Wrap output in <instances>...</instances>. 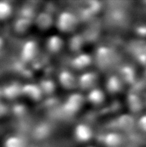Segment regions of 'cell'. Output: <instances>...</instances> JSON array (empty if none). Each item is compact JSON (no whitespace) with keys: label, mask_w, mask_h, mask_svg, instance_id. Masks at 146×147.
Masks as SVG:
<instances>
[{"label":"cell","mask_w":146,"mask_h":147,"mask_svg":"<svg viewBox=\"0 0 146 147\" xmlns=\"http://www.w3.org/2000/svg\"><path fill=\"white\" fill-rule=\"evenodd\" d=\"M2 94L7 99H15L22 94V86L16 83H12L5 86Z\"/></svg>","instance_id":"9"},{"label":"cell","mask_w":146,"mask_h":147,"mask_svg":"<svg viewBox=\"0 0 146 147\" xmlns=\"http://www.w3.org/2000/svg\"><path fill=\"white\" fill-rule=\"evenodd\" d=\"M97 81V76L93 72H86L80 76L78 85L82 90L92 89Z\"/></svg>","instance_id":"4"},{"label":"cell","mask_w":146,"mask_h":147,"mask_svg":"<svg viewBox=\"0 0 146 147\" xmlns=\"http://www.w3.org/2000/svg\"><path fill=\"white\" fill-rule=\"evenodd\" d=\"M0 94H1V92H0Z\"/></svg>","instance_id":"28"},{"label":"cell","mask_w":146,"mask_h":147,"mask_svg":"<svg viewBox=\"0 0 146 147\" xmlns=\"http://www.w3.org/2000/svg\"><path fill=\"white\" fill-rule=\"evenodd\" d=\"M106 87L110 93L118 92L121 88V81L117 76H111L107 81Z\"/></svg>","instance_id":"14"},{"label":"cell","mask_w":146,"mask_h":147,"mask_svg":"<svg viewBox=\"0 0 146 147\" xmlns=\"http://www.w3.org/2000/svg\"><path fill=\"white\" fill-rule=\"evenodd\" d=\"M4 147H25L23 141L17 136H11L5 141Z\"/></svg>","instance_id":"18"},{"label":"cell","mask_w":146,"mask_h":147,"mask_svg":"<svg viewBox=\"0 0 146 147\" xmlns=\"http://www.w3.org/2000/svg\"><path fill=\"white\" fill-rule=\"evenodd\" d=\"M22 94L33 101H39L43 95L40 86L35 84H27L22 86Z\"/></svg>","instance_id":"6"},{"label":"cell","mask_w":146,"mask_h":147,"mask_svg":"<svg viewBox=\"0 0 146 147\" xmlns=\"http://www.w3.org/2000/svg\"><path fill=\"white\" fill-rule=\"evenodd\" d=\"M113 54L110 49L106 47H100L96 53V60L100 68H106L111 63Z\"/></svg>","instance_id":"3"},{"label":"cell","mask_w":146,"mask_h":147,"mask_svg":"<svg viewBox=\"0 0 146 147\" xmlns=\"http://www.w3.org/2000/svg\"><path fill=\"white\" fill-rule=\"evenodd\" d=\"M14 111L15 113L16 114H23V113H24L25 111V108L24 107L22 106V105H17L16 107L14 108Z\"/></svg>","instance_id":"26"},{"label":"cell","mask_w":146,"mask_h":147,"mask_svg":"<svg viewBox=\"0 0 146 147\" xmlns=\"http://www.w3.org/2000/svg\"><path fill=\"white\" fill-rule=\"evenodd\" d=\"M122 76L126 81H131L134 78V73L131 68L125 67L122 69Z\"/></svg>","instance_id":"22"},{"label":"cell","mask_w":146,"mask_h":147,"mask_svg":"<svg viewBox=\"0 0 146 147\" xmlns=\"http://www.w3.org/2000/svg\"><path fill=\"white\" fill-rule=\"evenodd\" d=\"M3 39L1 38H0V50L1 49L2 47H3Z\"/></svg>","instance_id":"27"},{"label":"cell","mask_w":146,"mask_h":147,"mask_svg":"<svg viewBox=\"0 0 146 147\" xmlns=\"http://www.w3.org/2000/svg\"><path fill=\"white\" fill-rule=\"evenodd\" d=\"M128 102L131 109L133 110H139L140 103L138 98L134 95H131L128 98Z\"/></svg>","instance_id":"23"},{"label":"cell","mask_w":146,"mask_h":147,"mask_svg":"<svg viewBox=\"0 0 146 147\" xmlns=\"http://www.w3.org/2000/svg\"><path fill=\"white\" fill-rule=\"evenodd\" d=\"M52 19L50 16L46 13H41L38 15L35 20V23L38 27L43 30H46L50 27L52 24Z\"/></svg>","instance_id":"12"},{"label":"cell","mask_w":146,"mask_h":147,"mask_svg":"<svg viewBox=\"0 0 146 147\" xmlns=\"http://www.w3.org/2000/svg\"><path fill=\"white\" fill-rule=\"evenodd\" d=\"M62 45H63V41L61 37L58 36H52L47 41V48L48 51L52 53H56L61 51Z\"/></svg>","instance_id":"11"},{"label":"cell","mask_w":146,"mask_h":147,"mask_svg":"<svg viewBox=\"0 0 146 147\" xmlns=\"http://www.w3.org/2000/svg\"><path fill=\"white\" fill-rule=\"evenodd\" d=\"M31 25V20L27 18H22L17 20L14 25V29L19 34L25 33L28 30Z\"/></svg>","instance_id":"15"},{"label":"cell","mask_w":146,"mask_h":147,"mask_svg":"<svg viewBox=\"0 0 146 147\" xmlns=\"http://www.w3.org/2000/svg\"><path fill=\"white\" fill-rule=\"evenodd\" d=\"M77 20L74 14L68 12H62L57 20V27L63 32H69L75 29Z\"/></svg>","instance_id":"1"},{"label":"cell","mask_w":146,"mask_h":147,"mask_svg":"<svg viewBox=\"0 0 146 147\" xmlns=\"http://www.w3.org/2000/svg\"><path fill=\"white\" fill-rule=\"evenodd\" d=\"M12 12V7L5 1H0V20L7 19Z\"/></svg>","instance_id":"20"},{"label":"cell","mask_w":146,"mask_h":147,"mask_svg":"<svg viewBox=\"0 0 146 147\" xmlns=\"http://www.w3.org/2000/svg\"><path fill=\"white\" fill-rule=\"evenodd\" d=\"M92 63V58L88 54H81L78 55L72 61V65L74 69H83L89 66Z\"/></svg>","instance_id":"10"},{"label":"cell","mask_w":146,"mask_h":147,"mask_svg":"<svg viewBox=\"0 0 146 147\" xmlns=\"http://www.w3.org/2000/svg\"><path fill=\"white\" fill-rule=\"evenodd\" d=\"M59 81L62 87L68 90L74 88L78 85V81L75 79L74 74L67 70H64L60 73Z\"/></svg>","instance_id":"7"},{"label":"cell","mask_w":146,"mask_h":147,"mask_svg":"<svg viewBox=\"0 0 146 147\" xmlns=\"http://www.w3.org/2000/svg\"><path fill=\"white\" fill-rule=\"evenodd\" d=\"M75 139L80 142H86L92 137V131L88 126L79 124L76 126L74 130Z\"/></svg>","instance_id":"8"},{"label":"cell","mask_w":146,"mask_h":147,"mask_svg":"<svg viewBox=\"0 0 146 147\" xmlns=\"http://www.w3.org/2000/svg\"><path fill=\"white\" fill-rule=\"evenodd\" d=\"M38 51V46L35 41H28L22 47L21 57L25 62L30 61L35 57Z\"/></svg>","instance_id":"5"},{"label":"cell","mask_w":146,"mask_h":147,"mask_svg":"<svg viewBox=\"0 0 146 147\" xmlns=\"http://www.w3.org/2000/svg\"><path fill=\"white\" fill-rule=\"evenodd\" d=\"M84 103V98L79 93H74L68 98L63 105V110L66 114L72 115L77 112Z\"/></svg>","instance_id":"2"},{"label":"cell","mask_w":146,"mask_h":147,"mask_svg":"<svg viewBox=\"0 0 146 147\" xmlns=\"http://www.w3.org/2000/svg\"><path fill=\"white\" fill-rule=\"evenodd\" d=\"M84 43V40L83 37L79 34H76L72 37L70 39L69 46L72 51L77 52L82 48Z\"/></svg>","instance_id":"16"},{"label":"cell","mask_w":146,"mask_h":147,"mask_svg":"<svg viewBox=\"0 0 146 147\" xmlns=\"http://www.w3.org/2000/svg\"><path fill=\"white\" fill-rule=\"evenodd\" d=\"M119 123L121 126V127L126 128L131 127L133 123V119L131 117L129 116V115H122L119 118Z\"/></svg>","instance_id":"21"},{"label":"cell","mask_w":146,"mask_h":147,"mask_svg":"<svg viewBox=\"0 0 146 147\" xmlns=\"http://www.w3.org/2000/svg\"><path fill=\"white\" fill-rule=\"evenodd\" d=\"M139 124L141 129L146 132V115L140 118L139 119Z\"/></svg>","instance_id":"24"},{"label":"cell","mask_w":146,"mask_h":147,"mask_svg":"<svg viewBox=\"0 0 146 147\" xmlns=\"http://www.w3.org/2000/svg\"><path fill=\"white\" fill-rule=\"evenodd\" d=\"M105 144L108 146L115 147L120 145L121 143V137L118 134L109 133L107 134L104 139Z\"/></svg>","instance_id":"17"},{"label":"cell","mask_w":146,"mask_h":147,"mask_svg":"<svg viewBox=\"0 0 146 147\" xmlns=\"http://www.w3.org/2000/svg\"><path fill=\"white\" fill-rule=\"evenodd\" d=\"M105 98L102 91L98 88H93L88 95V99L90 103L95 105H98L102 103Z\"/></svg>","instance_id":"13"},{"label":"cell","mask_w":146,"mask_h":147,"mask_svg":"<svg viewBox=\"0 0 146 147\" xmlns=\"http://www.w3.org/2000/svg\"><path fill=\"white\" fill-rule=\"evenodd\" d=\"M40 87L42 90L43 94H50L54 92L55 89H56V85H55L54 81L50 80H46L41 81Z\"/></svg>","instance_id":"19"},{"label":"cell","mask_w":146,"mask_h":147,"mask_svg":"<svg viewBox=\"0 0 146 147\" xmlns=\"http://www.w3.org/2000/svg\"><path fill=\"white\" fill-rule=\"evenodd\" d=\"M7 112V108L5 105L0 101V117L3 116Z\"/></svg>","instance_id":"25"}]
</instances>
